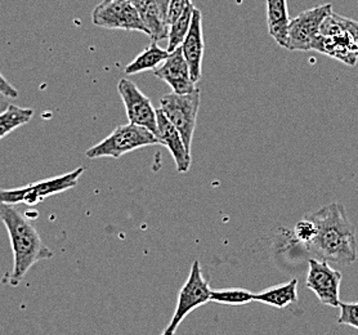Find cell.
I'll return each mask as SVG.
<instances>
[{
  "instance_id": "obj_1",
  "label": "cell",
  "mask_w": 358,
  "mask_h": 335,
  "mask_svg": "<svg viewBox=\"0 0 358 335\" xmlns=\"http://www.w3.org/2000/svg\"><path fill=\"white\" fill-rule=\"evenodd\" d=\"M317 226V235L304 249L321 261L350 266L357 259V238L342 204L331 203L307 214Z\"/></svg>"
},
{
  "instance_id": "obj_2",
  "label": "cell",
  "mask_w": 358,
  "mask_h": 335,
  "mask_svg": "<svg viewBox=\"0 0 358 335\" xmlns=\"http://www.w3.org/2000/svg\"><path fill=\"white\" fill-rule=\"evenodd\" d=\"M0 221L8 232L13 252V269L3 278V281L16 287L33 266L52 258L55 253L43 243L38 229L26 214L17 211L13 205L0 204Z\"/></svg>"
},
{
  "instance_id": "obj_3",
  "label": "cell",
  "mask_w": 358,
  "mask_h": 335,
  "mask_svg": "<svg viewBox=\"0 0 358 335\" xmlns=\"http://www.w3.org/2000/svg\"><path fill=\"white\" fill-rule=\"evenodd\" d=\"M312 50L355 66L358 59V22L331 13L320 27Z\"/></svg>"
},
{
  "instance_id": "obj_4",
  "label": "cell",
  "mask_w": 358,
  "mask_h": 335,
  "mask_svg": "<svg viewBox=\"0 0 358 335\" xmlns=\"http://www.w3.org/2000/svg\"><path fill=\"white\" fill-rule=\"evenodd\" d=\"M154 145H159V142L152 131L134 124H122L115 128V131L103 141L90 148L85 155L88 159H119L134 150Z\"/></svg>"
},
{
  "instance_id": "obj_5",
  "label": "cell",
  "mask_w": 358,
  "mask_h": 335,
  "mask_svg": "<svg viewBox=\"0 0 358 335\" xmlns=\"http://www.w3.org/2000/svg\"><path fill=\"white\" fill-rule=\"evenodd\" d=\"M85 172V168H78L73 172L66 173L59 177L39 180L24 187L3 190L0 188V204H26L34 206L52 195L65 192L78 185V180Z\"/></svg>"
},
{
  "instance_id": "obj_6",
  "label": "cell",
  "mask_w": 358,
  "mask_h": 335,
  "mask_svg": "<svg viewBox=\"0 0 358 335\" xmlns=\"http://www.w3.org/2000/svg\"><path fill=\"white\" fill-rule=\"evenodd\" d=\"M200 99L201 93L199 88L186 94L169 93L160 99L162 113L179 131L189 152L200 108Z\"/></svg>"
},
{
  "instance_id": "obj_7",
  "label": "cell",
  "mask_w": 358,
  "mask_h": 335,
  "mask_svg": "<svg viewBox=\"0 0 358 335\" xmlns=\"http://www.w3.org/2000/svg\"><path fill=\"white\" fill-rule=\"evenodd\" d=\"M210 294L212 289L208 280L203 278L200 262L194 261L187 281L179 290L177 307L171 318V324L165 330H168L171 334H176L179 325L187 318V315L196 308L210 302Z\"/></svg>"
},
{
  "instance_id": "obj_8",
  "label": "cell",
  "mask_w": 358,
  "mask_h": 335,
  "mask_svg": "<svg viewBox=\"0 0 358 335\" xmlns=\"http://www.w3.org/2000/svg\"><path fill=\"white\" fill-rule=\"evenodd\" d=\"M94 25L108 30L146 34L147 30L131 0H103L92 13Z\"/></svg>"
},
{
  "instance_id": "obj_9",
  "label": "cell",
  "mask_w": 358,
  "mask_h": 335,
  "mask_svg": "<svg viewBox=\"0 0 358 335\" xmlns=\"http://www.w3.org/2000/svg\"><path fill=\"white\" fill-rule=\"evenodd\" d=\"M333 13V6L325 4L301 12L290 20L287 30V50H310L320 34V27L326 17Z\"/></svg>"
},
{
  "instance_id": "obj_10",
  "label": "cell",
  "mask_w": 358,
  "mask_h": 335,
  "mask_svg": "<svg viewBox=\"0 0 358 335\" xmlns=\"http://www.w3.org/2000/svg\"><path fill=\"white\" fill-rule=\"evenodd\" d=\"M117 92L125 106V113L129 123L143 127L156 133L157 128V110L154 108L150 99L145 96L134 83L122 79L117 83Z\"/></svg>"
},
{
  "instance_id": "obj_11",
  "label": "cell",
  "mask_w": 358,
  "mask_h": 335,
  "mask_svg": "<svg viewBox=\"0 0 358 335\" xmlns=\"http://www.w3.org/2000/svg\"><path fill=\"white\" fill-rule=\"evenodd\" d=\"M308 275L306 285L320 299V302L330 307H339V289L342 283V273L329 266L325 261L310 258L308 261Z\"/></svg>"
},
{
  "instance_id": "obj_12",
  "label": "cell",
  "mask_w": 358,
  "mask_h": 335,
  "mask_svg": "<svg viewBox=\"0 0 358 335\" xmlns=\"http://www.w3.org/2000/svg\"><path fill=\"white\" fill-rule=\"evenodd\" d=\"M154 75L166 83L173 93L186 94L196 90V83L191 79L187 61L185 59L180 47L169 53L163 65L154 69Z\"/></svg>"
},
{
  "instance_id": "obj_13",
  "label": "cell",
  "mask_w": 358,
  "mask_h": 335,
  "mask_svg": "<svg viewBox=\"0 0 358 335\" xmlns=\"http://www.w3.org/2000/svg\"><path fill=\"white\" fill-rule=\"evenodd\" d=\"M182 53L187 61L191 79L197 83L201 78V66L203 57V15L201 10L195 7L192 15V22L183 43L180 44Z\"/></svg>"
},
{
  "instance_id": "obj_14",
  "label": "cell",
  "mask_w": 358,
  "mask_h": 335,
  "mask_svg": "<svg viewBox=\"0 0 358 335\" xmlns=\"http://www.w3.org/2000/svg\"><path fill=\"white\" fill-rule=\"evenodd\" d=\"M155 137L159 145H163L171 151L176 162L178 173H187L191 166V152L188 151L179 131L174 125L164 116L162 110H157V128Z\"/></svg>"
},
{
  "instance_id": "obj_15",
  "label": "cell",
  "mask_w": 358,
  "mask_h": 335,
  "mask_svg": "<svg viewBox=\"0 0 358 335\" xmlns=\"http://www.w3.org/2000/svg\"><path fill=\"white\" fill-rule=\"evenodd\" d=\"M134 8L146 27L147 35L152 41H160L168 38L169 26L166 25L156 0H131Z\"/></svg>"
},
{
  "instance_id": "obj_16",
  "label": "cell",
  "mask_w": 358,
  "mask_h": 335,
  "mask_svg": "<svg viewBox=\"0 0 358 335\" xmlns=\"http://www.w3.org/2000/svg\"><path fill=\"white\" fill-rule=\"evenodd\" d=\"M289 10L286 0H267V26L268 33L280 47L287 48Z\"/></svg>"
},
{
  "instance_id": "obj_17",
  "label": "cell",
  "mask_w": 358,
  "mask_h": 335,
  "mask_svg": "<svg viewBox=\"0 0 358 335\" xmlns=\"http://www.w3.org/2000/svg\"><path fill=\"white\" fill-rule=\"evenodd\" d=\"M255 302L264 303L275 308H286L287 306L298 302V280L293 278L286 284L272 286L261 293L254 294Z\"/></svg>"
},
{
  "instance_id": "obj_18",
  "label": "cell",
  "mask_w": 358,
  "mask_h": 335,
  "mask_svg": "<svg viewBox=\"0 0 358 335\" xmlns=\"http://www.w3.org/2000/svg\"><path fill=\"white\" fill-rule=\"evenodd\" d=\"M169 56V52L163 50L157 45L156 41H152L148 47L142 50L137 57L125 67L124 73L127 75H136L143 73L146 70H154Z\"/></svg>"
},
{
  "instance_id": "obj_19",
  "label": "cell",
  "mask_w": 358,
  "mask_h": 335,
  "mask_svg": "<svg viewBox=\"0 0 358 335\" xmlns=\"http://www.w3.org/2000/svg\"><path fill=\"white\" fill-rule=\"evenodd\" d=\"M31 108H22L16 105H8L6 111L0 114V139L7 137L10 131L29 123L33 119Z\"/></svg>"
},
{
  "instance_id": "obj_20",
  "label": "cell",
  "mask_w": 358,
  "mask_h": 335,
  "mask_svg": "<svg viewBox=\"0 0 358 335\" xmlns=\"http://www.w3.org/2000/svg\"><path fill=\"white\" fill-rule=\"evenodd\" d=\"M194 9H195V6L191 3L187 8H186V10L169 26L168 48H166L169 53L180 47V44L185 41V38H186V35L188 34V30H189L191 22H192Z\"/></svg>"
},
{
  "instance_id": "obj_21",
  "label": "cell",
  "mask_w": 358,
  "mask_h": 335,
  "mask_svg": "<svg viewBox=\"0 0 358 335\" xmlns=\"http://www.w3.org/2000/svg\"><path fill=\"white\" fill-rule=\"evenodd\" d=\"M252 301H254V293L241 287L212 290V294H210V302L226 304V306H244Z\"/></svg>"
},
{
  "instance_id": "obj_22",
  "label": "cell",
  "mask_w": 358,
  "mask_h": 335,
  "mask_svg": "<svg viewBox=\"0 0 358 335\" xmlns=\"http://www.w3.org/2000/svg\"><path fill=\"white\" fill-rule=\"evenodd\" d=\"M317 235V226L316 223L310 220L308 215H306L303 220L295 224L293 229V238L292 243L298 244L303 248L308 245L310 241Z\"/></svg>"
},
{
  "instance_id": "obj_23",
  "label": "cell",
  "mask_w": 358,
  "mask_h": 335,
  "mask_svg": "<svg viewBox=\"0 0 358 335\" xmlns=\"http://www.w3.org/2000/svg\"><path fill=\"white\" fill-rule=\"evenodd\" d=\"M341 325H350L358 329V303H339Z\"/></svg>"
},
{
  "instance_id": "obj_24",
  "label": "cell",
  "mask_w": 358,
  "mask_h": 335,
  "mask_svg": "<svg viewBox=\"0 0 358 335\" xmlns=\"http://www.w3.org/2000/svg\"><path fill=\"white\" fill-rule=\"evenodd\" d=\"M189 4H191V0H171L166 12V18H165L166 25L171 26V24H173L186 10Z\"/></svg>"
},
{
  "instance_id": "obj_25",
  "label": "cell",
  "mask_w": 358,
  "mask_h": 335,
  "mask_svg": "<svg viewBox=\"0 0 358 335\" xmlns=\"http://www.w3.org/2000/svg\"><path fill=\"white\" fill-rule=\"evenodd\" d=\"M0 93L8 99H17L18 90L9 84L8 80L0 73Z\"/></svg>"
},
{
  "instance_id": "obj_26",
  "label": "cell",
  "mask_w": 358,
  "mask_h": 335,
  "mask_svg": "<svg viewBox=\"0 0 358 335\" xmlns=\"http://www.w3.org/2000/svg\"><path fill=\"white\" fill-rule=\"evenodd\" d=\"M171 1V0H156L157 7L160 9V12H162V15H163L164 20L166 18V12H168V7H169Z\"/></svg>"
},
{
  "instance_id": "obj_27",
  "label": "cell",
  "mask_w": 358,
  "mask_h": 335,
  "mask_svg": "<svg viewBox=\"0 0 358 335\" xmlns=\"http://www.w3.org/2000/svg\"><path fill=\"white\" fill-rule=\"evenodd\" d=\"M162 335H176V334H171V333H169V332H168V330H165V332H164L163 334Z\"/></svg>"
}]
</instances>
